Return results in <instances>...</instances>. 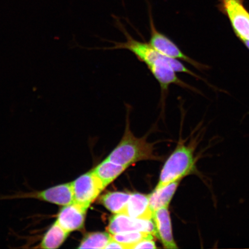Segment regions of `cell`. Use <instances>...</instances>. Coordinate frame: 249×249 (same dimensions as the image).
<instances>
[{
	"mask_svg": "<svg viewBox=\"0 0 249 249\" xmlns=\"http://www.w3.org/2000/svg\"><path fill=\"white\" fill-rule=\"evenodd\" d=\"M116 20V26L125 37V41H112L111 43H113V46L102 49L107 51L127 50L132 53L140 61L147 66L148 70L160 85V107L161 111L163 112L171 85H177L184 88L189 87L188 85L179 79L176 73H185L193 76H197L178 60L161 54L160 53L156 51L148 42L140 41L134 38L123 23L118 18Z\"/></svg>",
	"mask_w": 249,
	"mask_h": 249,
	"instance_id": "cell-1",
	"label": "cell"
},
{
	"mask_svg": "<svg viewBox=\"0 0 249 249\" xmlns=\"http://www.w3.org/2000/svg\"><path fill=\"white\" fill-rule=\"evenodd\" d=\"M130 107L126 105V123L123 138L107 158L126 168L139 161L158 160L154 154L153 145L145 138H136L130 130Z\"/></svg>",
	"mask_w": 249,
	"mask_h": 249,
	"instance_id": "cell-2",
	"label": "cell"
},
{
	"mask_svg": "<svg viewBox=\"0 0 249 249\" xmlns=\"http://www.w3.org/2000/svg\"><path fill=\"white\" fill-rule=\"evenodd\" d=\"M196 163L194 148L179 144L165 163L157 187L166 185L195 174L197 172Z\"/></svg>",
	"mask_w": 249,
	"mask_h": 249,
	"instance_id": "cell-3",
	"label": "cell"
},
{
	"mask_svg": "<svg viewBox=\"0 0 249 249\" xmlns=\"http://www.w3.org/2000/svg\"><path fill=\"white\" fill-rule=\"evenodd\" d=\"M217 8L228 18L236 36L243 42L249 40V12L244 0H218Z\"/></svg>",
	"mask_w": 249,
	"mask_h": 249,
	"instance_id": "cell-4",
	"label": "cell"
},
{
	"mask_svg": "<svg viewBox=\"0 0 249 249\" xmlns=\"http://www.w3.org/2000/svg\"><path fill=\"white\" fill-rule=\"evenodd\" d=\"M148 6V15L149 18V29H150V38L148 43L158 52L166 57L181 60L188 62L196 68H200L202 65L192 60L181 51L178 46L169 37L161 33L156 27L153 16L152 14V8L150 3L146 0Z\"/></svg>",
	"mask_w": 249,
	"mask_h": 249,
	"instance_id": "cell-5",
	"label": "cell"
},
{
	"mask_svg": "<svg viewBox=\"0 0 249 249\" xmlns=\"http://www.w3.org/2000/svg\"><path fill=\"white\" fill-rule=\"evenodd\" d=\"M71 183L74 202L87 210L105 188L101 180L92 172L81 176Z\"/></svg>",
	"mask_w": 249,
	"mask_h": 249,
	"instance_id": "cell-6",
	"label": "cell"
},
{
	"mask_svg": "<svg viewBox=\"0 0 249 249\" xmlns=\"http://www.w3.org/2000/svg\"><path fill=\"white\" fill-rule=\"evenodd\" d=\"M35 198L39 201L53 204L64 206L72 203L74 201L73 193L71 183H62L43 190V191L27 193V194L4 196L0 197L4 199Z\"/></svg>",
	"mask_w": 249,
	"mask_h": 249,
	"instance_id": "cell-7",
	"label": "cell"
},
{
	"mask_svg": "<svg viewBox=\"0 0 249 249\" xmlns=\"http://www.w3.org/2000/svg\"><path fill=\"white\" fill-rule=\"evenodd\" d=\"M107 230L110 234L137 231L150 233L156 235L153 220L138 219L124 213H117L112 217L109 222Z\"/></svg>",
	"mask_w": 249,
	"mask_h": 249,
	"instance_id": "cell-8",
	"label": "cell"
},
{
	"mask_svg": "<svg viewBox=\"0 0 249 249\" xmlns=\"http://www.w3.org/2000/svg\"><path fill=\"white\" fill-rule=\"evenodd\" d=\"M87 211L72 202L62 206L56 214V222L68 232L83 229L85 225Z\"/></svg>",
	"mask_w": 249,
	"mask_h": 249,
	"instance_id": "cell-9",
	"label": "cell"
},
{
	"mask_svg": "<svg viewBox=\"0 0 249 249\" xmlns=\"http://www.w3.org/2000/svg\"><path fill=\"white\" fill-rule=\"evenodd\" d=\"M152 220L154 223L155 235L160 239L164 248L178 249L173 234L172 225L167 207L154 212Z\"/></svg>",
	"mask_w": 249,
	"mask_h": 249,
	"instance_id": "cell-10",
	"label": "cell"
},
{
	"mask_svg": "<svg viewBox=\"0 0 249 249\" xmlns=\"http://www.w3.org/2000/svg\"><path fill=\"white\" fill-rule=\"evenodd\" d=\"M124 213L138 219H152L153 213L149 206V195L131 194Z\"/></svg>",
	"mask_w": 249,
	"mask_h": 249,
	"instance_id": "cell-11",
	"label": "cell"
},
{
	"mask_svg": "<svg viewBox=\"0 0 249 249\" xmlns=\"http://www.w3.org/2000/svg\"><path fill=\"white\" fill-rule=\"evenodd\" d=\"M180 180H176L166 185L157 187L154 192L149 195V206L152 213L161 208L169 207Z\"/></svg>",
	"mask_w": 249,
	"mask_h": 249,
	"instance_id": "cell-12",
	"label": "cell"
},
{
	"mask_svg": "<svg viewBox=\"0 0 249 249\" xmlns=\"http://www.w3.org/2000/svg\"><path fill=\"white\" fill-rule=\"evenodd\" d=\"M69 233L55 221L43 233L39 244L35 248L45 249L60 248L67 240Z\"/></svg>",
	"mask_w": 249,
	"mask_h": 249,
	"instance_id": "cell-13",
	"label": "cell"
},
{
	"mask_svg": "<svg viewBox=\"0 0 249 249\" xmlns=\"http://www.w3.org/2000/svg\"><path fill=\"white\" fill-rule=\"evenodd\" d=\"M126 169V167L114 163L107 159L96 166L92 170V172L101 180L106 188L120 176Z\"/></svg>",
	"mask_w": 249,
	"mask_h": 249,
	"instance_id": "cell-14",
	"label": "cell"
},
{
	"mask_svg": "<svg viewBox=\"0 0 249 249\" xmlns=\"http://www.w3.org/2000/svg\"><path fill=\"white\" fill-rule=\"evenodd\" d=\"M131 194L122 192L107 193L100 198L101 203L114 213H124Z\"/></svg>",
	"mask_w": 249,
	"mask_h": 249,
	"instance_id": "cell-15",
	"label": "cell"
},
{
	"mask_svg": "<svg viewBox=\"0 0 249 249\" xmlns=\"http://www.w3.org/2000/svg\"><path fill=\"white\" fill-rule=\"evenodd\" d=\"M111 235L107 232H95L87 233L81 241L79 249H105Z\"/></svg>",
	"mask_w": 249,
	"mask_h": 249,
	"instance_id": "cell-16",
	"label": "cell"
},
{
	"mask_svg": "<svg viewBox=\"0 0 249 249\" xmlns=\"http://www.w3.org/2000/svg\"><path fill=\"white\" fill-rule=\"evenodd\" d=\"M149 234L152 233L133 231L117 233L111 235L112 238L123 244L126 249H132L134 246Z\"/></svg>",
	"mask_w": 249,
	"mask_h": 249,
	"instance_id": "cell-17",
	"label": "cell"
},
{
	"mask_svg": "<svg viewBox=\"0 0 249 249\" xmlns=\"http://www.w3.org/2000/svg\"><path fill=\"white\" fill-rule=\"evenodd\" d=\"M154 235L149 234L142 239L133 247L132 249H156L155 242L154 240Z\"/></svg>",
	"mask_w": 249,
	"mask_h": 249,
	"instance_id": "cell-18",
	"label": "cell"
},
{
	"mask_svg": "<svg viewBox=\"0 0 249 249\" xmlns=\"http://www.w3.org/2000/svg\"><path fill=\"white\" fill-rule=\"evenodd\" d=\"M105 249H126L125 247L123 244H121V243L117 242L116 240H114L113 238L111 239V240L108 242L107 247H106Z\"/></svg>",
	"mask_w": 249,
	"mask_h": 249,
	"instance_id": "cell-19",
	"label": "cell"
},
{
	"mask_svg": "<svg viewBox=\"0 0 249 249\" xmlns=\"http://www.w3.org/2000/svg\"><path fill=\"white\" fill-rule=\"evenodd\" d=\"M244 43L246 46H247L248 49L249 50V41H245Z\"/></svg>",
	"mask_w": 249,
	"mask_h": 249,
	"instance_id": "cell-20",
	"label": "cell"
}]
</instances>
